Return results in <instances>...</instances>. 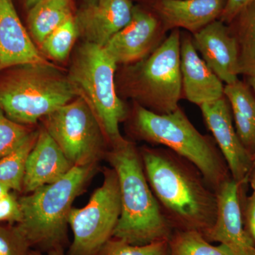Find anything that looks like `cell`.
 Segmentation results:
<instances>
[{
	"instance_id": "35",
	"label": "cell",
	"mask_w": 255,
	"mask_h": 255,
	"mask_svg": "<svg viewBox=\"0 0 255 255\" xmlns=\"http://www.w3.org/2000/svg\"><path fill=\"white\" fill-rule=\"evenodd\" d=\"M249 83L255 93V76L251 77V78H249Z\"/></svg>"
},
{
	"instance_id": "23",
	"label": "cell",
	"mask_w": 255,
	"mask_h": 255,
	"mask_svg": "<svg viewBox=\"0 0 255 255\" xmlns=\"http://www.w3.org/2000/svg\"><path fill=\"white\" fill-rule=\"evenodd\" d=\"M80 31L76 20L72 16L45 38L40 46L50 58L63 61L70 54Z\"/></svg>"
},
{
	"instance_id": "36",
	"label": "cell",
	"mask_w": 255,
	"mask_h": 255,
	"mask_svg": "<svg viewBox=\"0 0 255 255\" xmlns=\"http://www.w3.org/2000/svg\"><path fill=\"white\" fill-rule=\"evenodd\" d=\"M254 157H255V155H254Z\"/></svg>"
},
{
	"instance_id": "5",
	"label": "cell",
	"mask_w": 255,
	"mask_h": 255,
	"mask_svg": "<svg viewBox=\"0 0 255 255\" xmlns=\"http://www.w3.org/2000/svg\"><path fill=\"white\" fill-rule=\"evenodd\" d=\"M0 78V108L16 123L26 125L67 105L78 92L52 65H23Z\"/></svg>"
},
{
	"instance_id": "33",
	"label": "cell",
	"mask_w": 255,
	"mask_h": 255,
	"mask_svg": "<svg viewBox=\"0 0 255 255\" xmlns=\"http://www.w3.org/2000/svg\"><path fill=\"white\" fill-rule=\"evenodd\" d=\"M9 192H11V189L7 186L0 182V199L6 194H9Z\"/></svg>"
},
{
	"instance_id": "15",
	"label": "cell",
	"mask_w": 255,
	"mask_h": 255,
	"mask_svg": "<svg viewBox=\"0 0 255 255\" xmlns=\"http://www.w3.org/2000/svg\"><path fill=\"white\" fill-rule=\"evenodd\" d=\"M180 71L186 99L198 106L224 97V85L201 58L189 36L181 38Z\"/></svg>"
},
{
	"instance_id": "19",
	"label": "cell",
	"mask_w": 255,
	"mask_h": 255,
	"mask_svg": "<svg viewBox=\"0 0 255 255\" xmlns=\"http://www.w3.org/2000/svg\"><path fill=\"white\" fill-rule=\"evenodd\" d=\"M72 15L70 0H41L30 8L28 28L32 38L41 45L45 38Z\"/></svg>"
},
{
	"instance_id": "1",
	"label": "cell",
	"mask_w": 255,
	"mask_h": 255,
	"mask_svg": "<svg viewBox=\"0 0 255 255\" xmlns=\"http://www.w3.org/2000/svg\"><path fill=\"white\" fill-rule=\"evenodd\" d=\"M149 185L174 231L205 234L216 221L218 199L200 171L172 150L140 152Z\"/></svg>"
},
{
	"instance_id": "22",
	"label": "cell",
	"mask_w": 255,
	"mask_h": 255,
	"mask_svg": "<svg viewBox=\"0 0 255 255\" xmlns=\"http://www.w3.org/2000/svg\"><path fill=\"white\" fill-rule=\"evenodd\" d=\"M169 249V255H231L222 245L214 246L195 231H174Z\"/></svg>"
},
{
	"instance_id": "21",
	"label": "cell",
	"mask_w": 255,
	"mask_h": 255,
	"mask_svg": "<svg viewBox=\"0 0 255 255\" xmlns=\"http://www.w3.org/2000/svg\"><path fill=\"white\" fill-rule=\"evenodd\" d=\"M38 135V132H32L22 145L0 158V182L11 190L21 191L23 189L26 161Z\"/></svg>"
},
{
	"instance_id": "31",
	"label": "cell",
	"mask_w": 255,
	"mask_h": 255,
	"mask_svg": "<svg viewBox=\"0 0 255 255\" xmlns=\"http://www.w3.org/2000/svg\"><path fill=\"white\" fill-rule=\"evenodd\" d=\"M29 255H65L64 253L63 248H59L56 249L51 250V251L46 252V254L42 253L41 251H31Z\"/></svg>"
},
{
	"instance_id": "8",
	"label": "cell",
	"mask_w": 255,
	"mask_h": 255,
	"mask_svg": "<svg viewBox=\"0 0 255 255\" xmlns=\"http://www.w3.org/2000/svg\"><path fill=\"white\" fill-rule=\"evenodd\" d=\"M180 46V32L175 28L138 65L136 83L147 110L166 114L179 108L182 92Z\"/></svg>"
},
{
	"instance_id": "24",
	"label": "cell",
	"mask_w": 255,
	"mask_h": 255,
	"mask_svg": "<svg viewBox=\"0 0 255 255\" xmlns=\"http://www.w3.org/2000/svg\"><path fill=\"white\" fill-rule=\"evenodd\" d=\"M33 132L26 125L8 118L0 108V158L22 145Z\"/></svg>"
},
{
	"instance_id": "7",
	"label": "cell",
	"mask_w": 255,
	"mask_h": 255,
	"mask_svg": "<svg viewBox=\"0 0 255 255\" xmlns=\"http://www.w3.org/2000/svg\"><path fill=\"white\" fill-rule=\"evenodd\" d=\"M121 215L118 177L114 169H106L103 184L82 209H72L68 224L73 242L68 255H100L113 237Z\"/></svg>"
},
{
	"instance_id": "3",
	"label": "cell",
	"mask_w": 255,
	"mask_h": 255,
	"mask_svg": "<svg viewBox=\"0 0 255 255\" xmlns=\"http://www.w3.org/2000/svg\"><path fill=\"white\" fill-rule=\"evenodd\" d=\"M95 164L75 165L56 182L18 199L21 219L16 226L31 248L45 252L63 248L75 198L93 173Z\"/></svg>"
},
{
	"instance_id": "11",
	"label": "cell",
	"mask_w": 255,
	"mask_h": 255,
	"mask_svg": "<svg viewBox=\"0 0 255 255\" xmlns=\"http://www.w3.org/2000/svg\"><path fill=\"white\" fill-rule=\"evenodd\" d=\"M216 192L217 216L204 237L222 245L231 255H255V242L245 227L239 184L231 177Z\"/></svg>"
},
{
	"instance_id": "32",
	"label": "cell",
	"mask_w": 255,
	"mask_h": 255,
	"mask_svg": "<svg viewBox=\"0 0 255 255\" xmlns=\"http://www.w3.org/2000/svg\"><path fill=\"white\" fill-rule=\"evenodd\" d=\"M248 182L251 184V187L253 191V193L255 194V164L254 167H253V170H252L251 174H250Z\"/></svg>"
},
{
	"instance_id": "14",
	"label": "cell",
	"mask_w": 255,
	"mask_h": 255,
	"mask_svg": "<svg viewBox=\"0 0 255 255\" xmlns=\"http://www.w3.org/2000/svg\"><path fill=\"white\" fill-rule=\"evenodd\" d=\"M133 11L130 0H95L75 20L86 42L105 47L131 20Z\"/></svg>"
},
{
	"instance_id": "27",
	"label": "cell",
	"mask_w": 255,
	"mask_h": 255,
	"mask_svg": "<svg viewBox=\"0 0 255 255\" xmlns=\"http://www.w3.org/2000/svg\"><path fill=\"white\" fill-rule=\"evenodd\" d=\"M31 246L16 227L0 226V255H29Z\"/></svg>"
},
{
	"instance_id": "4",
	"label": "cell",
	"mask_w": 255,
	"mask_h": 255,
	"mask_svg": "<svg viewBox=\"0 0 255 255\" xmlns=\"http://www.w3.org/2000/svg\"><path fill=\"white\" fill-rule=\"evenodd\" d=\"M134 127L144 140L165 146L196 166L213 190L231 177L217 145L197 130L179 107L159 114L137 106Z\"/></svg>"
},
{
	"instance_id": "28",
	"label": "cell",
	"mask_w": 255,
	"mask_h": 255,
	"mask_svg": "<svg viewBox=\"0 0 255 255\" xmlns=\"http://www.w3.org/2000/svg\"><path fill=\"white\" fill-rule=\"evenodd\" d=\"M21 219V209L18 199L14 194H9L0 199V222H19Z\"/></svg>"
},
{
	"instance_id": "2",
	"label": "cell",
	"mask_w": 255,
	"mask_h": 255,
	"mask_svg": "<svg viewBox=\"0 0 255 255\" xmlns=\"http://www.w3.org/2000/svg\"><path fill=\"white\" fill-rule=\"evenodd\" d=\"M107 159L118 177L121 215L113 237L134 246L169 241L174 229L147 182L140 152L127 140L112 147Z\"/></svg>"
},
{
	"instance_id": "30",
	"label": "cell",
	"mask_w": 255,
	"mask_h": 255,
	"mask_svg": "<svg viewBox=\"0 0 255 255\" xmlns=\"http://www.w3.org/2000/svg\"><path fill=\"white\" fill-rule=\"evenodd\" d=\"M243 216H245V227L255 243V194L246 198L245 206H242Z\"/></svg>"
},
{
	"instance_id": "16",
	"label": "cell",
	"mask_w": 255,
	"mask_h": 255,
	"mask_svg": "<svg viewBox=\"0 0 255 255\" xmlns=\"http://www.w3.org/2000/svg\"><path fill=\"white\" fill-rule=\"evenodd\" d=\"M73 166L54 139L43 129L38 132L26 161L23 189L31 193L56 182L68 173Z\"/></svg>"
},
{
	"instance_id": "12",
	"label": "cell",
	"mask_w": 255,
	"mask_h": 255,
	"mask_svg": "<svg viewBox=\"0 0 255 255\" xmlns=\"http://www.w3.org/2000/svg\"><path fill=\"white\" fill-rule=\"evenodd\" d=\"M192 41L201 58L221 81L226 85L238 81V42L223 21L216 20L196 32Z\"/></svg>"
},
{
	"instance_id": "18",
	"label": "cell",
	"mask_w": 255,
	"mask_h": 255,
	"mask_svg": "<svg viewBox=\"0 0 255 255\" xmlns=\"http://www.w3.org/2000/svg\"><path fill=\"white\" fill-rule=\"evenodd\" d=\"M226 0H161L159 11L168 27L183 28L193 33L221 16Z\"/></svg>"
},
{
	"instance_id": "13",
	"label": "cell",
	"mask_w": 255,
	"mask_h": 255,
	"mask_svg": "<svg viewBox=\"0 0 255 255\" xmlns=\"http://www.w3.org/2000/svg\"><path fill=\"white\" fill-rule=\"evenodd\" d=\"M23 65H51L23 26L12 0H0V72Z\"/></svg>"
},
{
	"instance_id": "20",
	"label": "cell",
	"mask_w": 255,
	"mask_h": 255,
	"mask_svg": "<svg viewBox=\"0 0 255 255\" xmlns=\"http://www.w3.org/2000/svg\"><path fill=\"white\" fill-rule=\"evenodd\" d=\"M238 36L240 75H255V1L239 15Z\"/></svg>"
},
{
	"instance_id": "29",
	"label": "cell",
	"mask_w": 255,
	"mask_h": 255,
	"mask_svg": "<svg viewBox=\"0 0 255 255\" xmlns=\"http://www.w3.org/2000/svg\"><path fill=\"white\" fill-rule=\"evenodd\" d=\"M255 0H227L221 14V21L231 22Z\"/></svg>"
},
{
	"instance_id": "26",
	"label": "cell",
	"mask_w": 255,
	"mask_h": 255,
	"mask_svg": "<svg viewBox=\"0 0 255 255\" xmlns=\"http://www.w3.org/2000/svg\"><path fill=\"white\" fill-rule=\"evenodd\" d=\"M100 255H169V241L134 246L121 240L112 238Z\"/></svg>"
},
{
	"instance_id": "25",
	"label": "cell",
	"mask_w": 255,
	"mask_h": 255,
	"mask_svg": "<svg viewBox=\"0 0 255 255\" xmlns=\"http://www.w3.org/2000/svg\"><path fill=\"white\" fill-rule=\"evenodd\" d=\"M224 97L232 109L255 124V98L249 88L239 80L224 87Z\"/></svg>"
},
{
	"instance_id": "6",
	"label": "cell",
	"mask_w": 255,
	"mask_h": 255,
	"mask_svg": "<svg viewBox=\"0 0 255 255\" xmlns=\"http://www.w3.org/2000/svg\"><path fill=\"white\" fill-rule=\"evenodd\" d=\"M117 65L104 47L86 42L78 50L68 76L79 97L90 106L112 147L126 140L119 124L127 116V107L116 92Z\"/></svg>"
},
{
	"instance_id": "10",
	"label": "cell",
	"mask_w": 255,
	"mask_h": 255,
	"mask_svg": "<svg viewBox=\"0 0 255 255\" xmlns=\"http://www.w3.org/2000/svg\"><path fill=\"white\" fill-rule=\"evenodd\" d=\"M206 127L212 133L233 180L244 187L255 164L254 155L242 143L233 126L226 97L200 106Z\"/></svg>"
},
{
	"instance_id": "34",
	"label": "cell",
	"mask_w": 255,
	"mask_h": 255,
	"mask_svg": "<svg viewBox=\"0 0 255 255\" xmlns=\"http://www.w3.org/2000/svg\"><path fill=\"white\" fill-rule=\"evenodd\" d=\"M39 1H41V0H26V6L30 9L33 5L36 4Z\"/></svg>"
},
{
	"instance_id": "17",
	"label": "cell",
	"mask_w": 255,
	"mask_h": 255,
	"mask_svg": "<svg viewBox=\"0 0 255 255\" xmlns=\"http://www.w3.org/2000/svg\"><path fill=\"white\" fill-rule=\"evenodd\" d=\"M158 23L152 15L134 9L131 20L107 42L104 48L116 63H129L144 58L152 48Z\"/></svg>"
},
{
	"instance_id": "9",
	"label": "cell",
	"mask_w": 255,
	"mask_h": 255,
	"mask_svg": "<svg viewBox=\"0 0 255 255\" xmlns=\"http://www.w3.org/2000/svg\"><path fill=\"white\" fill-rule=\"evenodd\" d=\"M45 129L74 166L95 164L103 153L104 132L81 97L48 116Z\"/></svg>"
}]
</instances>
